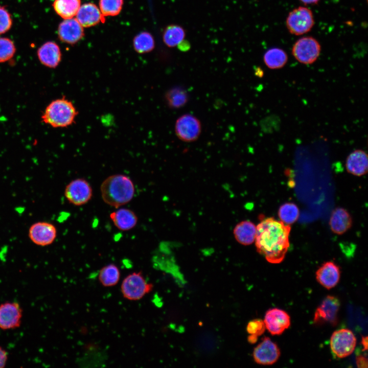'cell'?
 I'll return each instance as SVG.
<instances>
[{
    "label": "cell",
    "instance_id": "1",
    "mask_svg": "<svg viewBox=\"0 0 368 368\" xmlns=\"http://www.w3.org/2000/svg\"><path fill=\"white\" fill-rule=\"evenodd\" d=\"M256 228L255 241L258 252L271 263L282 262L289 247L290 225L270 217L263 220Z\"/></svg>",
    "mask_w": 368,
    "mask_h": 368
},
{
    "label": "cell",
    "instance_id": "2",
    "mask_svg": "<svg viewBox=\"0 0 368 368\" xmlns=\"http://www.w3.org/2000/svg\"><path fill=\"white\" fill-rule=\"evenodd\" d=\"M100 191L104 202L117 209L132 199L135 187L128 176L117 174L108 176L102 182Z\"/></svg>",
    "mask_w": 368,
    "mask_h": 368
},
{
    "label": "cell",
    "instance_id": "3",
    "mask_svg": "<svg viewBox=\"0 0 368 368\" xmlns=\"http://www.w3.org/2000/svg\"><path fill=\"white\" fill-rule=\"evenodd\" d=\"M78 114L73 103L64 97L51 101L41 116L44 123L54 128H64L75 122Z\"/></svg>",
    "mask_w": 368,
    "mask_h": 368
},
{
    "label": "cell",
    "instance_id": "4",
    "mask_svg": "<svg viewBox=\"0 0 368 368\" xmlns=\"http://www.w3.org/2000/svg\"><path fill=\"white\" fill-rule=\"evenodd\" d=\"M153 287L152 284L146 281L141 271H135L124 278L121 284V291L125 299L136 301L151 292Z\"/></svg>",
    "mask_w": 368,
    "mask_h": 368
},
{
    "label": "cell",
    "instance_id": "5",
    "mask_svg": "<svg viewBox=\"0 0 368 368\" xmlns=\"http://www.w3.org/2000/svg\"><path fill=\"white\" fill-rule=\"evenodd\" d=\"M290 33L301 35L309 32L314 25L312 12L307 7L300 6L288 14L286 20Z\"/></svg>",
    "mask_w": 368,
    "mask_h": 368
},
{
    "label": "cell",
    "instance_id": "6",
    "mask_svg": "<svg viewBox=\"0 0 368 368\" xmlns=\"http://www.w3.org/2000/svg\"><path fill=\"white\" fill-rule=\"evenodd\" d=\"M321 46L318 41L311 36L304 37L298 39L293 44L292 54L300 63L310 64L318 58Z\"/></svg>",
    "mask_w": 368,
    "mask_h": 368
},
{
    "label": "cell",
    "instance_id": "7",
    "mask_svg": "<svg viewBox=\"0 0 368 368\" xmlns=\"http://www.w3.org/2000/svg\"><path fill=\"white\" fill-rule=\"evenodd\" d=\"M64 194L66 200L76 206L87 203L93 197V189L85 179L76 178L71 181L65 187Z\"/></svg>",
    "mask_w": 368,
    "mask_h": 368
},
{
    "label": "cell",
    "instance_id": "8",
    "mask_svg": "<svg viewBox=\"0 0 368 368\" xmlns=\"http://www.w3.org/2000/svg\"><path fill=\"white\" fill-rule=\"evenodd\" d=\"M356 344V338L353 333L348 329L335 331L330 339V348L337 357L342 358L351 355Z\"/></svg>",
    "mask_w": 368,
    "mask_h": 368
},
{
    "label": "cell",
    "instance_id": "9",
    "mask_svg": "<svg viewBox=\"0 0 368 368\" xmlns=\"http://www.w3.org/2000/svg\"><path fill=\"white\" fill-rule=\"evenodd\" d=\"M175 131L177 136L185 142L195 141L201 131L199 120L193 115L185 114L176 120Z\"/></svg>",
    "mask_w": 368,
    "mask_h": 368
},
{
    "label": "cell",
    "instance_id": "10",
    "mask_svg": "<svg viewBox=\"0 0 368 368\" xmlns=\"http://www.w3.org/2000/svg\"><path fill=\"white\" fill-rule=\"evenodd\" d=\"M57 231L53 223L45 221H37L32 224L28 231L30 240L35 245L47 246L52 244L56 240Z\"/></svg>",
    "mask_w": 368,
    "mask_h": 368
},
{
    "label": "cell",
    "instance_id": "11",
    "mask_svg": "<svg viewBox=\"0 0 368 368\" xmlns=\"http://www.w3.org/2000/svg\"><path fill=\"white\" fill-rule=\"evenodd\" d=\"M340 303L334 296H326L317 308L314 316V322L317 325L325 324L335 326L338 321V312Z\"/></svg>",
    "mask_w": 368,
    "mask_h": 368
},
{
    "label": "cell",
    "instance_id": "12",
    "mask_svg": "<svg viewBox=\"0 0 368 368\" xmlns=\"http://www.w3.org/2000/svg\"><path fill=\"white\" fill-rule=\"evenodd\" d=\"M23 311L16 302H6L0 304V329H15L21 324Z\"/></svg>",
    "mask_w": 368,
    "mask_h": 368
},
{
    "label": "cell",
    "instance_id": "13",
    "mask_svg": "<svg viewBox=\"0 0 368 368\" xmlns=\"http://www.w3.org/2000/svg\"><path fill=\"white\" fill-rule=\"evenodd\" d=\"M266 328L272 335H280L290 325V317L285 311L273 308L268 310L263 320Z\"/></svg>",
    "mask_w": 368,
    "mask_h": 368
},
{
    "label": "cell",
    "instance_id": "14",
    "mask_svg": "<svg viewBox=\"0 0 368 368\" xmlns=\"http://www.w3.org/2000/svg\"><path fill=\"white\" fill-rule=\"evenodd\" d=\"M280 356L278 346L271 340L265 337L254 349L253 356L255 361L262 365H271L275 363Z\"/></svg>",
    "mask_w": 368,
    "mask_h": 368
},
{
    "label": "cell",
    "instance_id": "15",
    "mask_svg": "<svg viewBox=\"0 0 368 368\" xmlns=\"http://www.w3.org/2000/svg\"><path fill=\"white\" fill-rule=\"evenodd\" d=\"M58 36L63 42L74 44L84 36L83 27L76 18L64 19L58 28Z\"/></svg>",
    "mask_w": 368,
    "mask_h": 368
},
{
    "label": "cell",
    "instance_id": "16",
    "mask_svg": "<svg viewBox=\"0 0 368 368\" xmlns=\"http://www.w3.org/2000/svg\"><path fill=\"white\" fill-rule=\"evenodd\" d=\"M37 55L42 65L51 68H56L61 60L60 49L54 41L43 43L38 48Z\"/></svg>",
    "mask_w": 368,
    "mask_h": 368
},
{
    "label": "cell",
    "instance_id": "17",
    "mask_svg": "<svg viewBox=\"0 0 368 368\" xmlns=\"http://www.w3.org/2000/svg\"><path fill=\"white\" fill-rule=\"evenodd\" d=\"M75 16L83 28L96 26L104 20L99 8L91 3L81 5Z\"/></svg>",
    "mask_w": 368,
    "mask_h": 368
},
{
    "label": "cell",
    "instance_id": "18",
    "mask_svg": "<svg viewBox=\"0 0 368 368\" xmlns=\"http://www.w3.org/2000/svg\"><path fill=\"white\" fill-rule=\"evenodd\" d=\"M340 276L339 267L331 261L324 263L316 272L317 282L328 289L333 288L337 284Z\"/></svg>",
    "mask_w": 368,
    "mask_h": 368
},
{
    "label": "cell",
    "instance_id": "19",
    "mask_svg": "<svg viewBox=\"0 0 368 368\" xmlns=\"http://www.w3.org/2000/svg\"><path fill=\"white\" fill-rule=\"evenodd\" d=\"M346 167L347 171L356 176H362L367 173L368 158L366 153L362 150H356L348 156Z\"/></svg>",
    "mask_w": 368,
    "mask_h": 368
},
{
    "label": "cell",
    "instance_id": "20",
    "mask_svg": "<svg viewBox=\"0 0 368 368\" xmlns=\"http://www.w3.org/2000/svg\"><path fill=\"white\" fill-rule=\"evenodd\" d=\"M109 217L115 226L122 231L132 229L138 221L136 214L127 208L118 209L112 212Z\"/></svg>",
    "mask_w": 368,
    "mask_h": 368
},
{
    "label": "cell",
    "instance_id": "21",
    "mask_svg": "<svg viewBox=\"0 0 368 368\" xmlns=\"http://www.w3.org/2000/svg\"><path fill=\"white\" fill-rule=\"evenodd\" d=\"M352 218L349 213L344 209L338 208L331 214L329 224L333 232L341 235L352 226Z\"/></svg>",
    "mask_w": 368,
    "mask_h": 368
},
{
    "label": "cell",
    "instance_id": "22",
    "mask_svg": "<svg viewBox=\"0 0 368 368\" xmlns=\"http://www.w3.org/2000/svg\"><path fill=\"white\" fill-rule=\"evenodd\" d=\"M256 231V226L252 222L245 220L236 225L233 233L239 243L244 245H248L255 241Z\"/></svg>",
    "mask_w": 368,
    "mask_h": 368
},
{
    "label": "cell",
    "instance_id": "23",
    "mask_svg": "<svg viewBox=\"0 0 368 368\" xmlns=\"http://www.w3.org/2000/svg\"><path fill=\"white\" fill-rule=\"evenodd\" d=\"M121 278L119 268L114 264L110 263L102 267L99 272L98 280L105 287H113L117 285Z\"/></svg>",
    "mask_w": 368,
    "mask_h": 368
},
{
    "label": "cell",
    "instance_id": "24",
    "mask_svg": "<svg viewBox=\"0 0 368 368\" xmlns=\"http://www.w3.org/2000/svg\"><path fill=\"white\" fill-rule=\"evenodd\" d=\"M81 6V0H54L53 7L55 12L63 19L76 16Z\"/></svg>",
    "mask_w": 368,
    "mask_h": 368
},
{
    "label": "cell",
    "instance_id": "25",
    "mask_svg": "<svg viewBox=\"0 0 368 368\" xmlns=\"http://www.w3.org/2000/svg\"><path fill=\"white\" fill-rule=\"evenodd\" d=\"M189 96L182 87L176 86L169 89L165 93V100L168 106L172 109L183 107L188 102Z\"/></svg>",
    "mask_w": 368,
    "mask_h": 368
},
{
    "label": "cell",
    "instance_id": "26",
    "mask_svg": "<svg viewBox=\"0 0 368 368\" xmlns=\"http://www.w3.org/2000/svg\"><path fill=\"white\" fill-rule=\"evenodd\" d=\"M265 65L270 69H279L283 67L288 60L287 53L282 49L273 48L268 50L263 56Z\"/></svg>",
    "mask_w": 368,
    "mask_h": 368
},
{
    "label": "cell",
    "instance_id": "27",
    "mask_svg": "<svg viewBox=\"0 0 368 368\" xmlns=\"http://www.w3.org/2000/svg\"><path fill=\"white\" fill-rule=\"evenodd\" d=\"M186 36L185 29L177 25L168 26L164 31L163 38L165 44L170 48L177 46L184 40Z\"/></svg>",
    "mask_w": 368,
    "mask_h": 368
},
{
    "label": "cell",
    "instance_id": "28",
    "mask_svg": "<svg viewBox=\"0 0 368 368\" xmlns=\"http://www.w3.org/2000/svg\"><path fill=\"white\" fill-rule=\"evenodd\" d=\"M135 51L140 54L152 51L155 48L153 36L148 32H142L136 35L133 40Z\"/></svg>",
    "mask_w": 368,
    "mask_h": 368
},
{
    "label": "cell",
    "instance_id": "29",
    "mask_svg": "<svg viewBox=\"0 0 368 368\" xmlns=\"http://www.w3.org/2000/svg\"><path fill=\"white\" fill-rule=\"evenodd\" d=\"M278 216L282 222L290 225L297 221L299 216V210L295 204L286 203L280 207Z\"/></svg>",
    "mask_w": 368,
    "mask_h": 368
},
{
    "label": "cell",
    "instance_id": "30",
    "mask_svg": "<svg viewBox=\"0 0 368 368\" xmlns=\"http://www.w3.org/2000/svg\"><path fill=\"white\" fill-rule=\"evenodd\" d=\"M124 0H99V9L104 16L118 15L122 10Z\"/></svg>",
    "mask_w": 368,
    "mask_h": 368
},
{
    "label": "cell",
    "instance_id": "31",
    "mask_svg": "<svg viewBox=\"0 0 368 368\" xmlns=\"http://www.w3.org/2000/svg\"><path fill=\"white\" fill-rule=\"evenodd\" d=\"M246 329L250 335L248 337V341L250 343H254L257 341L258 337L263 334L266 327L263 320L256 319L248 323Z\"/></svg>",
    "mask_w": 368,
    "mask_h": 368
},
{
    "label": "cell",
    "instance_id": "32",
    "mask_svg": "<svg viewBox=\"0 0 368 368\" xmlns=\"http://www.w3.org/2000/svg\"><path fill=\"white\" fill-rule=\"evenodd\" d=\"M15 52L16 48L12 40L8 38H0V63L10 60Z\"/></svg>",
    "mask_w": 368,
    "mask_h": 368
},
{
    "label": "cell",
    "instance_id": "33",
    "mask_svg": "<svg viewBox=\"0 0 368 368\" xmlns=\"http://www.w3.org/2000/svg\"><path fill=\"white\" fill-rule=\"evenodd\" d=\"M12 25L11 14L5 7L0 6V35L8 32Z\"/></svg>",
    "mask_w": 368,
    "mask_h": 368
},
{
    "label": "cell",
    "instance_id": "34",
    "mask_svg": "<svg viewBox=\"0 0 368 368\" xmlns=\"http://www.w3.org/2000/svg\"><path fill=\"white\" fill-rule=\"evenodd\" d=\"M8 354L7 351L0 346V368H4L7 364Z\"/></svg>",
    "mask_w": 368,
    "mask_h": 368
},
{
    "label": "cell",
    "instance_id": "35",
    "mask_svg": "<svg viewBox=\"0 0 368 368\" xmlns=\"http://www.w3.org/2000/svg\"><path fill=\"white\" fill-rule=\"evenodd\" d=\"M356 362L358 367H367V358L362 355H359L356 357Z\"/></svg>",
    "mask_w": 368,
    "mask_h": 368
},
{
    "label": "cell",
    "instance_id": "36",
    "mask_svg": "<svg viewBox=\"0 0 368 368\" xmlns=\"http://www.w3.org/2000/svg\"><path fill=\"white\" fill-rule=\"evenodd\" d=\"M177 46L180 50L186 51L190 49L191 45L188 41L183 40Z\"/></svg>",
    "mask_w": 368,
    "mask_h": 368
},
{
    "label": "cell",
    "instance_id": "37",
    "mask_svg": "<svg viewBox=\"0 0 368 368\" xmlns=\"http://www.w3.org/2000/svg\"><path fill=\"white\" fill-rule=\"evenodd\" d=\"M304 5H316L320 0H299Z\"/></svg>",
    "mask_w": 368,
    "mask_h": 368
},
{
    "label": "cell",
    "instance_id": "38",
    "mask_svg": "<svg viewBox=\"0 0 368 368\" xmlns=\"http://www.w3.org/2000/svg\"><path fill=\"white\" fill-rule=\"evenodd\" d=\"M361 343L363 347V350H366L367 349V337H362Z\"/></svg>",
    "mask_w": 368,
    "mask_h": 368
}]
</instances>
